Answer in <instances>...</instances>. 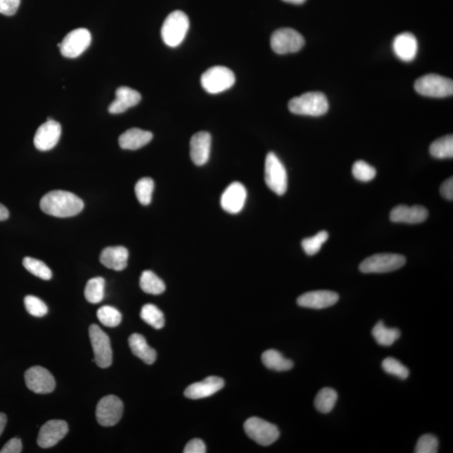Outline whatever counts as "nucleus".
<instances>
[{
  "label": "nucleus",
  "mask_w": 453,
  "mask_h": 453,
  "mask_svg": "<svg viewBox=\"0 0 453 453\" xmlns=\"http://www.w3.org/2000/svg\"><path fill=\"white\" fill-rule=\"evenodd\" d=\"M247 191L243 184L233 182L226 188L221 197L222 209L226 213L236 214L243 210L246 202Z\"/></svg>",
  "instance_id": "nucleus-14"
},
{
  "label": "nucleus",
  "mask_w": 453,
  "mask_h": 453,
  "mask_svg": "<svg viewBox=\"0 0 453 453\" xmlns=\"http://www.w3.org/2000/svg\"><path fill=\"white\" fill-rule=\"evenodd\" d=\"M201 83L207 93L218 94L231 88L235 83V75L229 68L213 67L202 75Z\"/></svg>",
  "instance_id": "nucleus-5"
},
{
  "label": "nucleus",
  "mask_w": 453,
  "mask_h": 453,
  "mask_svg": "<svg viewBox=\"0 0 453 453\" xmlns=\"http://www.w3.org/2000/svg\"><path fill=\"white\" fill-rule=\"evenodd\" d=\"M393 50L399 59L405 63L416 59L418 52V42L412 33L405 32L395 36Z\"/></svg>",
  "instance_id": "nucleus-21"
},
{
  "label": "nucleus",
  "mask_w": 453,
  "mask_h": 453,
  "mask_svg": "<svg viewBox=\"0 0 453 453\" xmlns=\"http://www.w3.org/2000/svg\"><path fill=\"white\" fill-rule=\"evenodd\" d=\"M124 412V405L115 395H107L98 402L96 418L103 427H113L120 421Z\"/></svg>",
  "instance_id": "nucleus-12"
},
{
  "label": "nucleus",
  "mask_w": 453,
  "mask_h": 453,
  "mask_svg": "<svg viewBox=\"0 0 453 453\" xmlns=\"http://www.w3.org/2000/svg\"><path fill=\"white\" fill-rule=\"evenodd\" d=\"M264 366L275 371H287L293 368V361L284 358V356L275 349L264 352L261 357Z\"/></svg>",
  "instance_id": "nucleus-27"
},
{
  "label": "nucleus",
  "mask_w": 453,
  "mask_h": 453,
  "mask_svg": "<svg viewBox=\"0 0 453 453\" xmlns=\"http://www.w3.org/2000/svg\"><path fill=\"white\" fill-rule=\"evenodd\" d=\"M61 134V126L59 123L49 118L37 129L34 138V147L41 151H48L59 143Z\"/></svg>",
  "instance_id": "nucleus-15"
},
{
  "label": "nucleus",
  "mask_w": 453,
  "mask_h": 453,
  "mask_svg": "<svg viewBox=\"0 0 453 453\" xmlns=\"http://www.w3.org/2000/svg\"><path fill=\"white\" fill-rule=\"evenodd\" d=\"M304 45L305 40L302 34L291 28L275 30L271 39L272 50L280 55L297 52Z\"/></svg>",
  "instance_id": "nucleus-9"
},
{
  "label": "nucleus",
  "mask_w": 453,
  "mask_h": 453,
  "mask_svg": "<svg viewBox=\"0 0 453 453\" xmlns=\"http://www.w3.org/2000/svg\"><path fill=\"white\" fill-rule=\"evenodd\" d=\"M244 428L249 439L262 446H270L280 436V431L276 425L259 417L249 418L245 421Z\"/></svg>",
  "instance_id": "nucleus-8"
},
{
  "label": "nucleus",
  "mask_w": 453,
  "mask_h": 453,
  "mask_svg": "<svg viewBox=\"0 0 453 453\" xmlns=\"http://www.w3.org/2000/svg\"><path fill=\"white\" fill-rule=\"evenodd\" d=\"M89 337L94 348V359L98 367L109 368L113 362V352L109 336L98 327L91 325Z\"/></svg>",
  "instance_id": "nucleus-10"
},
{
  "label": "nucleus",
  "mask_w": 453,
  "mask_h": 453,
  "mask_svg": "<svg viewBox=\"0 0 453 453\" xmlns=\"http://www.w3.org/2000/svg\"><path fill=\"white\" fill-rule=\"evenodd\" d=\"M129 348L134 355L147 364H152L156 360L155 349L149 347L144 336L134 333L129 339Z\"/></svg>",
  "instance_id": "nucleus-25"
},
{
  "label": "nucleus",
  "mask_w": 453,
  "mask_h": 453,
  "mask_svg": "<svg viewBox=\"0 0 453 453\" xmlns=\"http://www.w3.org/2000/svg\"><path fill=\"white\" fill-rule=\"evenodd\" d=\"M430 153L436 159L452 158L453 137L452 134L434 141L430 147Z\"/></svg>",
  "instance_id": "nucleus-31"
},
{
  "label": "nucleus",
  "mask_w": 453,
  "mask_h": 453,
  "mask_svg": "<svg viewBox=\"0 0 453 453\" xmlns=\"http://www.w3.org/2000/svg\"><path fill=\"white\" fill-rule=\"evenodd\" d=\"M339 295L331 291H310L297 299V304L305 308L324 309L335 305Z\"/></svg>",
  "instance_id": "nucleus-17"
},
{
  "label": "nucleus",
  "mask_w": 453,
  "mask_h": 453,
  "mask_svg": "<svg viewBox=\"0 0 453 453\" xmlns=\"http://www.w3.org/2000/svg\"><path fill=\"white\" fill-rule=\"evenodd\" d=\"M439 441L436 436L432 434H425L418 440L414 452L436 453L439 452Z\"/></svg>",
  "instance_id": "nucleus-40"
},
{
  "label": "nucleus",
  "mask_w": 453,
  "mask_h": 453,
  "mask_svg": "<svg viewBox=\"0 0 453 453\" xmlns=\"http://www.w3.org/2000/svg\"><path fill=\"white\" fill-rule=\"evenodd\" d=\"M428 211L422 206L399 205L394 207L390 213V220L394 222L416 224L427 220Z\"/></svg>",
  "instance_id": "nucleus-19"
},
{
  "label": "nucleus",
  "mask_w": 453,
  "mask_h": 453,
  "mask_svg": "<svg viewBox=\"0 0 453 453\" xmlns=\"http://www.w3.org/2000/svg\"><path fill=\"white\" fill-rule=\"evenodd\" d=\"M212 137L205 131L195 134L190 142V155L193 162L201 167L209 160Z\"/></svg>",
  "instance_id": "nucleus-18"
},
{
  "label": "nucleus",
  "mask_w": 453,
  "mask_h": 453,
  "mask_svg": "<svg viewBox=\"0 0 453 453\" xmlns=\"http://www.w3.org/2000/svg\"><path fill=\"white\" fill-rule=\"evenodd\" d=\"M140 317L154 328L161 329L165 326L164 314L155 305L147 304L142 307Z\"/></svg>",
  "instance_id": "nucleus-32"
},
{
  "label": "nucleus",
  "mask_w": 453,
  "mask_h": 453,
  "mask_svg": "<svg viewBox=\"0 0 453 453\" xmlns=\"http://www.w3.org/2000/svg\"><path fill=\"white\" fill-rule=\"evenodd\" d=\"M92 36L89 30L79 28L72 30L59 44L61 55L67 59H76L89 48Z\"/></svg>",
  "instance_id": "nucleus-11"
},
{
  "label": "nucleus",
  "mask_w": 453,
  "mask_h": 453,
  "mask_svg": "<svg viewBox=\"0 0 453 453\" xmlns=\"http://www.w3.org/2000/svg\"><path fill=\"white\" fill-rule=\"evenodd\" d=\"M189 26V19L182 11L176 10L169 14L161 28L164 43L170 48H178L185 39Z\"/></svg>",
  "instance_id": "nucleus-3"
},
{
  "label": "nucleus",
  "mask_w": 453,
  "mask_h": 453,
  "mask_svg": "<svg viewBox=\"0 0 453 453\" xmlns=\"http://www.w3.org/2000/svg\"><path fill=\"white\" fill-rule=\"evenodd\" d=\"M288 107L293 114L318 117L328 112L329 103L324 94L309 92L291 99Z\"/></svg>",
  "instance_id": "nucleus-2"
},
{
  "label": "nucleus",
  "mask_w": 453,
  "mask_h": 453,
  "mask_svg": "<svg viewBox=\"0 0 453 453\" xmlns=\"http://www.w3.org/2000/svg\"><path fill=\"white\" fill-rule=\"evenodd\" d=\"M418 94L430 98H445L453 94L452 79L436 74L421 76L414 83Z\"/></svg>",
  "instance_id": "nucleus-7"
},
{
  "label": "nucleus",
  "mask_w": 453,
  "mask_h": 453,
  "mask_svg": "<svg viewBox=\"0 0 453 453\" xmlns=\"http://www.w3.org/2000/svg\"><path fill=\"white\" fill-rule=\"evenodd\" d=\"M25 379L28 389L36 394H49L55 390L56 381L47 368L41 366L30 368Z\"/></svg>",
  "instance_id": "nucleus-13"
},
{
  "label": "nucleus",
  "mask_w": 453,
  "mask_h": 453,
  "mask_svg": "<svg viewBox=\"0 0 453 453\" xmlns=\"http://www.w3.org/2000/svg\"><path fill=\"white\" fill-rule=\"evenodd\" d=\"M21 0H0V14L12 17L17 12Z\"/></svg>",
  "instance_id": "nucleus-41"
},
{
  "label": "nucleus",
  "mask_w": 453,
  "mask_h": 453,
  "mask_svg": "<svg viewBox=\"0 0 453 453\" xmlns=\"http://www.w3.org/2000/svg\"><path fill=\"white\" fill-rule=\"evenodd\" d=\"M154 187L155 183L151 178H145L138 180L134 190L140 204L147 206L151 202Z\"/></svg>",
  "instance_id": "nucleus-34"
},
{
  "label": "nucleus",
  "mask_w": 453,
  "mask_h": 453,
  "mask_svg": "<svg viewBox=\"0 0 453 453\" xmlns=\"http://www.w3.org/2000/svg\"><path fill=\"white\" fill-rule=\"evenodd\" d=\"M97 317L99 322L107 328H115L120 324L122 315L113 306H105L98 310Z\"/></svg>",
  "instance_id": "nucleus-35"
},
{
  "label": "nucleus",
  "mask_w": 453,
  "mask_h": 453,
  "mask_svg": "<svg viewBox=\"0 0 453 453\" xmlns=\"http://www.w3.org/2000/svg\"><path fill=\"white\" fill-rule=\"evenodd\" d=\"M283 1L294 3V5H302V3L306 2V0H283Z\"/></svg>",
  "instance_id": "nucleus-47"
},
{
  "label": "nucleus",
  "mask_w": 453,
  "mask_h": 453,
  "mask_svg": "<svg viewBox=\"0 0 453 453\" xmlns=\"http://www.w3.org/2000/svg\"><path fill=\"white\" fill-rule=\"evenodd\" d=\"M23 266L30 273L42 280H49L52 277L51 268L39 260L32 258V257H25L23 260Z\"/></svg>",
  "instance_id": "nucleus-33"
},
{
  "label": "nucleus",
  "mask_w": 453,
  "mask_h": 453,
  "mask_svg": "<svg viewBox=\"0 0 453 453\" xmlns=\"http://www.w3.org/2000/svg\"><path fill=\"white\" fill-rule=\"evenodd\" d=\"M440 191L443 198L447 200L452 201L453 199V179L452 178H448L447 180L441 184Z\"/></svg>",
  "instance_id": "nucleus-44"
},
{
  "label": "nucleus",
  "mask_w": 453,
  "mask_h": 453,
  "mask_svg": "<svg viewBox=\"0 0 453 453\" xmlns=\"http://www.w3.org/2000/svg\"><path fill=\"white\" fill-rule=\"evenodd\" d=\"M264 180L266 185L275 193L282 196L286 193L288 176L285 167L273 152L268 154L264 165Z\"/></svg>",
  "instance_id": "nucleus-6"
},
{
  "label": "nucleus",
  "mask_w": 453,
  "mask_h": 453,
  "mask_svg": "<svg viewBox=\"0 0 453 453\" xmlns=\"http://www.w3.org/2000/svg\"><path fill=\"white\" fill-rule=\"evenodd\" d=\"M140 286L142 291L151 295H160L166 291V285L163 280L160 279L151 271H145L140 280Z\"/></svg>",
  "instance_id": "nucleus-28"
},
{
  "label": "nucleus",
  "mask_w": 453,
  "mask_h": 453,
  "mask_svg": "<svg viewBox=\"0 0 453 453\" xmlns=\"http://www.w3.org/2000/svg\"><path fill=\"white\" fill-rule=\"evenodd\" d=\"M7 423V417L6 414L0 413V436L5 430Z\"/></svg>",
  "instance_id": "nucleus-46"
},
{
  "label": "nucleus",
  "mask_w": 453,
  "mask_h": 453,
  "mask_svg": "<svg viewBox=\"0 0 453 453\" xmlns=\"http://www.w3.org/2000/svg\"><path fill=\"white\" fill-rule=\"evenodd\" d=\"M337 401V393L332 388H324L315 398L314 405L318 412L324 414L331 412Z\"/></svg>",
  "instance_id": "nucleus-29"
},
{
  "label": "nucleus",
  "mask_w": 453,
  "mask_h": 453,
  "mask_svg": "<svg viewBox=\"0 0 453 453\" xmlns=\"http://www.w3.org/2000/svg\"><path fill=\"white\" fill-rule=\"evenodd\" d=\"M183 452L185 453H205L207 452L206 445L200 439H193L187 444Z\"/></svg>",
  "instance_id": "nucleus-42"
},
{
  "label": "nucleus",
  "mask_w": 453,
  "mask_h": 453,
  "mask_svg": "<svg viewBox=\"0 0 453 453\" xmlns=\"http://www.w3.org/2000/svg\"><path fill=\"white\" fill-rule=\"evenodd\" d=\"M405 256L397 253H377L368 257L360 264L359 270L364 274L388 273L405 266Z\"/></svg>",
  "instance_id": "nucleus-4"
},
{
  "label": "nucleus",
  "mask_w": 453,
  "mask_h": 453,
  "mask_svg": "<svg viewBox=\"0 0 453 453\" xmlns=\"http://www.w3.org/2000/svg\"><path fill=\"white\" fill-rule=\"evenodd\" d=\"M22 452V441L20 439L14 437L10 439L0 450V453H20Z\"/></svg>",
  "instance_id": "nucleus-43"
},
{
  "label": "nucleus",
  "mask_w": 453,
  "mask_h": 453,
  "mask_svg": "<svg viewBox=\"0 0 453 453\" xmlns=\"http://www.w3.org/2000/svg\"><path fill=\"white\" fill-rule=\"evenodd\" d=\"M105 280L102 277H95L88 280L84 295L87 301L93 304L101 303L105 298Z\"/></svg>",
  "instance_id": "nucleus-30"
},
{
  "label": "nucleus",
  "mask_w": 453,
  "mask_h": 453,
  "mask_svg": "<svg viewBox=\"0 0 453 453\" xmlns=\"http://www.w3.org/2000/svg\"><path fill=\"white\" fill-rule=\"evenodd\" d=\"M152 138L153 134L151 132L133 128L121 134L120 139H118V143H120L122 149L136 151V149L144 147L145 145L149 144Z\"/></svg>",
  "instance_id": "nucleus-24"
},
{
  "label": "nucleus",
  "mask_w": 453,
  "mask_h": 453,
  "mask_svg": "<svg viewBox=\"0 0 453 453\" xmlns=\"http://www.w3.org/2000/svg\"><path fill=\"white\" fill-rule=\"evenodd\" d=\"M128 259V249L123 246L105 248L101 255V262L103 266L116 271L125 270Z\"/></svg>",
  "instance_id": "nucleus-23"
},
{
  "label": "nucleus",
  "mask_w": 453,
  "mask_h": 453,
  "mask_svg": "<svg viewBox=\"0 0 453 453\" xmlns=\"http://www.w3.org/2000/svg\"><path fill=\"white\" fill-rule=\"evenodd\" d=\"M224 386V379L216 376H210L201 382L188 386L185 390V397L191 400L209 397L222 390Z\"/></svg>",
  "instance_id": "nucleus-20"
},
{
  "label": "nucleus",
  "mask_w": 453,
  "mask_h": 453,
  "mask_svg": "<svg viewBox=\"0 0 453 453\" xmlns=\"http://www.w3.org/2000/svg\"><path fill=\"white\" fill-rule=\"evenodd\" d=\"M10 217L9 210L0 203V221L7 220Z\"/></svg>",
  "instance_id": "nucleus-45"
},
{
  "label": "nucleus",
  "mask_w": 453,
  "mask_h": 453,
  "mask_svg": "<svg viewBox=\"0 0 453 453\" xmlns=\"http://www.w3.org/2000/svg\"><path fill=\"white\" fill-rule=\"evenodd\" d=\"M68 432V425L66 421L52 420L42 425L37 443L42 448H49L55 446L66 436Z\"/></svg>",
  "instance_id": "nucleus-16"
},
{
  "label": "nucleus",
  "mask_w": 453,
  "mask_h": 453,
  "mask_svg": "<svg viewBox=\"0 0 453 453\" xmlns=\"http://www.w3.org/2000/svg\"><path fill=\"white\" fill-rule=\"evenodd\" d=\"M24 302L27 312L33 317H44L48 313V306L40 298L34 295H27Z\"/></svg>",
  "instance_id": "nucleus-39"
},
{
  "label": "nucleus",
  "mask_w": 453,
  "mask_h": 453,
  "mask_svg": "<svg viewBox=\"0 0 453 453\" xmlns=\"http://www.w3.org/2000/svg\"><path fill=\"white\" fill-rule=\"evenodd\" d=\"M141 101L139 92L128 87H118L116 91V98L109 107L110 114H118L125 113L130 107L136 106Z\"/></svg>",
  "instance_id": "nucleus-22"
},
{
  "label": "nucleus",
  "mask_w": 453,
  "mask_h": 453,
  "mask_svg": "<svg viewBox=\"0 0 453 453\" xmlns=\"http://www.w3.org/2000/svg\"><path fill=\"white\" fill-rule=\"evenodd\" d=\"M401 331L397 328H387L383 322L379 321L372 329V335L380 346L390 347L401 337Z\"/></svg>",
  "instance_id": "nucleus-26"
},
{
  "label": "nucleus",
  "mask_w": 453,
  "mask_h": 453,
  "mask_svg": "<svg viewBox=\"0 0 453 453\" xmlns=\"http://www.w3.org/2000/svg\"><path fill=\"white\" fill-rule=\"evenodd\" d=\"M382 368L388 375L395 376V377L402 380L409 377V368L398 359L392 358V357H389V358H386L383 361Z\"/></svg>",
  "instance_id": "nucleus-36"
},
{
  "label": "nucleus",
  "mask_w": 453,
  "mask_h": 453,
  "mask_svg": "<svg viewBox=\"0 0 453 453\" xmlns=\"http://www.w3.org/2000/svg\"><path fill=\"white\" fill-rule=\"evenodd\" d=\"M328 233L326 231H321L317 233L316 235L310 238H306L302 242L303 249L307 255H314L320 251L322 244L325 243L328 239Z\"/></svg>",
  "instance_id": "nucleus-37"
},
{
  "label": "nucleus",
  "mask_w": 453,
  "mask_h": 453,
  "mask_svg": "<svg viewBox=\"0 0 453 453\" xmlns=\"http://www.w3.org/2000/svg\"><path fill=\"white\" fill-rule=\"evenodd\" d=\"M45 214L56 218H70L82 212L84 203L78 196L66 191H52L45 194L40 202Z\"/></svg>",
  "instance_id": "nucleus-1"
},
{
  "label": "nucleus",
  "mask_w": 453,
  "mask_h": 453,
  "mask_svg": "<svg viewBox=\"0 0 453 453\" xmlns=\"http://www.w3.org/2000/svg\"><path fill=\"white\" fill-rule=\"evenodd\" d=\"M352 171L353 176L357 180H360V182H370V180H373L376 176L375 168L364 160L356 161L353 164Z\"/></svg>",
  "instance_id": "nucleus-38"
}]
</instances>
